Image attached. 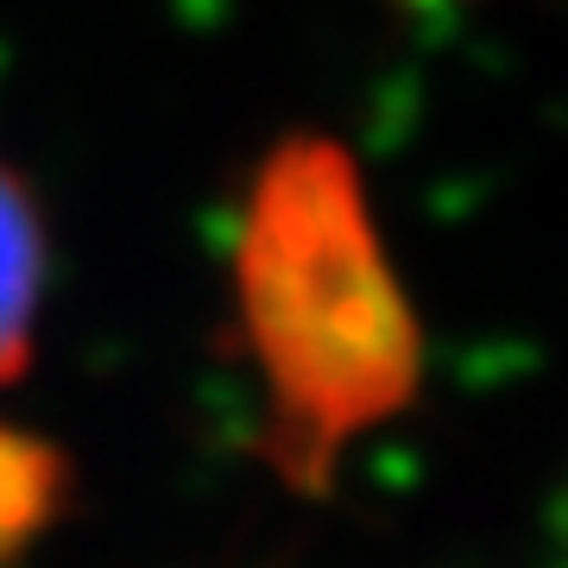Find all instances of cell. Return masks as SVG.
<instances>
[{"instance_id": "cell-1", "label": "cell", "mask_w": 568, "mask_h": 568, "mask_svg": "<svg viewBox=\"0 0 568 568\" xmlns=\"http://www.w3.org/2000/svg\"><path fill=\"white\" fill-rule=\"evenodd\" d=\"M227 297L265 398V462L297 487H323L424 386V328L361 164L323 133L260 159L234 215Z\"/></svg>"}, {"instance_id": "cell-2", "label": "cell", "mask_w": 568, "mask_h": 568, "mask_svg": "<svg viewBox=\"0 0 568 568\" xmlns=\"http://www.w3.org/2000/svg\"><path fill=\"white\" fill-rule=\"evenodd\" d=\"M44 284H51V234L32 183L0 159V386L32 361Z\"/></svg>"}, {"instance_id": "cell-3", "label": "cell", "mask_w": 568, "mask_h": 568, "mask_svg": "<svg viewBox=\"0 0 568 568\" xmlns=\"http://www.w3.org/2000/svg\"><path fill=\"white\" fill-rule=\"evenodd\" d=\"M70 499V455L39 429L0 417V568H13Z\"/></svg>"}]
</instances>
